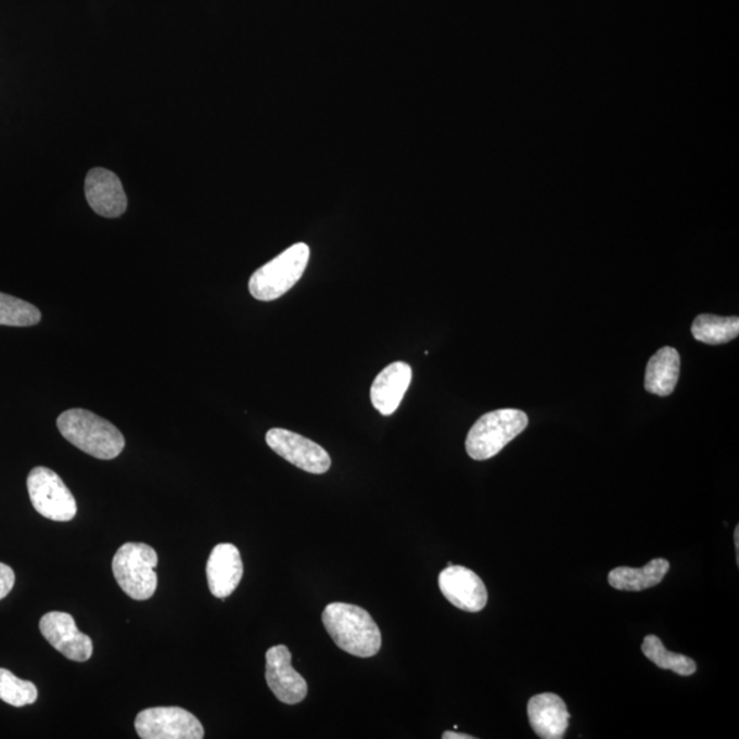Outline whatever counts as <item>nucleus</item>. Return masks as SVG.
<instances>
[{"label": "nucleus", "instance_id": "nucleus-4", "mask_svg": "<svg viewBox=\"0 0 739 739\" xmlns=\"http://www.w3.org/2000/svg\"><path fill=\"white\" fill-rule=\"evenodd\" d=\"M310 260L307 244L297 243L256 270L250 279V292L260 302L276 301L291 291L302 279Z\"/></svg>", "mask_w": 739, "mask_h": 739}, {"label": "nucleus", "instance_id": "nucleus-18", "mask_svg": "<svg viewBox=\"0 0 739 739\" xmlns=\"http://www.w3.org/2000/svg\"><path fill=\"white\" fill-rule=\"evenodd\" d=\"M691 333L697 342L710 345H721L732 342L739 334L738 317H717L712 314H701L691 327Z\"/></svg>", "mask_w": 739, "mask_h": 739}, {"label": "nucleus", "instance_id": "nucleus-17", "mask_svg": "<svg viewBox=\"0 0 739 739\" xmlns=\"http://www.w3.org/2000/svg\"><path fill=\"white\" fill-rule=\"evenodd\" d=\"M670 571L667 560L653 559L642 569L617 568L608 575V582L613 589L625 591H641L653 588L664 579Z\"/></svg>", "mask_w": 739, "mask_h": 739}, {"label": "nucleus", "instance_id": "nucleus-13", "mask_svg": "<svg viewBox=\"0 0 739 739\" xmlns=\"http://www.w3.org/2000/svg\"><path fill=\"white\" fill-rule=\"evenodd\" d=\"M206 573L212 595L217 599H227L243 578V560L239 549L233 544H218L209 553Z\"/></svg>", "mask_w": 739, "mask_h": 739}, {"label": "nucleus", "instance_id": "nucleus-19", "mask_svg": "<svg viewBox=\"0 0 739 739\" xmlns=\"http://www.w3.org/2000/svg\"><path fill=\"white\" fill-rule=\"evenodd\" d=\"M642 653L645 658L651 660L659 668L671 670L678 675L690 676L697 671V664L693 659L667 651L662 639L658 636H647L644 638Z\"/></svg>", "mask_w": 739, "mask_h": 739}, {"label": "nucleus", "instance_id": "nucleus-12", "mask_svg": "<svg viewBox=\"0 0 739 739\" xmlns=\"http://www.w3.org/2000/svg\"><path fill=\"white\" fill-rule=\"evenodd\" d=\"M86 196L93 212L104 218H117L127 212L128 199L123 182L113 171L102 167L88 173Z\"/></svg>", "mask_w": 739, "mask_h": 739}, {"label": "nucleus", "instance_id": "nucleus-11", "mask_svg": "<svg viewBox=\"0 0 739 739\" xmlns=\"http://www.w3.org/2000/svg\"><path fill=\"white\" fill-rule=\"evenodd\" d=\"M438 586L445 599L461 611L480 612L486 606V586L473 570L448 565L438 576Z\"/></svg>", "mask_w": 739, "mask_h": 739}, {"label": "nucleus", "instance_id": "nucleus-8", "mask_svg": "<svg viewBox=\"0 0 739 739\" xmlns=\"http://www.w3.org/2000/svg\"><path fill=\"white\" fill-rule=\"evenodd\" d=\"M266 443L282 459L307 473L324 474L332 466L327 449L290 430L279 428L269 430Z\"/></svg>", "mask_w": 739, "mask_h": 739}, {"label": "nucleus", "instance_id": "nucleus-2", "mask_svg": "<svg viewBox=\"0 0 739 739\" xmlns=\"http://www.w3.org/2000/svg\"><path fill=\"white\" fill-rule=\"evenodd\" d=\"M56 426L67 442L97 459H115L125 448L123 433L112 422L81 408L62 412Z\"/></svg>", "mask_w": 739, "mask_h": 739}, {"label": "nucleus", "instance_id": "nucleus-16", "mask_svg": "<svg viewBox=\"0 0 739 739\" xmlns=\"http://www.w3.org/2000/svg\"><path fill=\"white\" fill-rule=\"evenodd\" d=\"M680 358L671 347L659 349L649 360L645 371V390L658 396H670L678 384Z\"/></svg>", "mask_w": 739, "mask_h": 739}, {"label": "nucleus", "instance_id": "nucleus-10", "mask_svg": "<svg viewBox=\"0 0 739 739\" xmlns=\"http://www.w3.org/2000/svg\"><path fill=\"white\" fill-rule=\"evenodd\" d=\"M292 654L285 645H277L266 653V683L272 695L288 705H295L307 697V683L292 667Z\"/></svg>", "mask_w": 739, "mask_h": 739}, {"label": "nucleus", "instance_id": "nucleus-22", "mask_svg": "<svg viewBox=\"0 0 739 739\" xmlns=\"http://www.w3.org/2000/svg\"><path fill=\"white\" fill-rule=\"evenodd\" d=\"M15 584V574L8 564L0 563V600L9 596Z\"/></svg>", "mask_w": 739, "mask_h": 739}, {"label": "nucleus", "instance_id": "nucleus-3", "mask_svg": "<svg viewBox=\"0 0 739 739\" xmlns=\"http://www.w3.org/2000/svg\"><path fill=\"white\" fill-rule=\"evenodd\" d=\"M158 555L150 545L127 543L118 549L113 559V574L119 588L130 599L144 601L154 596L158 586Z\"/></svg>", "mask_w": 739, "mask_h": 739}, {"label": "nucleus", "instance_id": "nucleus-15", "mask_svg": "<svg viewBox=\"0 0 739 739\" xmlns=\"http://www.w3.org/2000/svg\"><path fill=\"white\" fill-rule=\"evenodd\" d=\"M412 380V369L406 361H395L381 371L371 386V403L382 416H392L400 406Z\"/></svg>", "mask_w": 739, "mask_h": 739}, {"label": "nucleus", "instance_id": "nucleus-14", "mask_svg": "<svg viewBox=\"0 0 739 739\" xmlns=\"http://www.w3.org/2000/svg\"><path fill=\"white\" fill-rule=\"evenodd\" d=\"M527 715L534 732L544 739L563 738L571 717L565 702L555 693L532 697Z\"/></svg>", "mask_w": 739, "mask_h": 739}, {"label": "nucleus", "instance_id": "nucleus-7", "mask_svg": "<svg viewBox=\"0 0 739 739\" xmlns=\"http://www.w3.org/2000/svg\"><path fill=\"white\" fill-rule=\"evenodd\" d=\"M143 739H202L204 728L195 715L178 706H156L141 711L135 722Z\"/></svg>", "mask_w": 739, "mask_h": 739}, {"label": "nucleus", "instance_id": "nucleus-6", "mask_svg": "<svg viewBox=\"0 0 739 739\" xmlns=\"http://www.w3.org/2000/svg\"><path fill=\"white\" fill-rule=\"evenodd\" d=\"M30 501L41 517L54 522H71L77 513V502L61 476L47 468H35L28 475Z\"/></svg>", "mask_w": 739, "mask_h": 739}, {"label": "nucleus", "instance_id": "nucleus-5", "mask_svg": "<svg viewBox=\"0 0 739 739\" xmlns=\"http://www.w3.org/2000/svg\"><path fill=\"white\" fill-rule=\"evenodd\" d=\"M527 424L528 418L521 410L505 408L487 412L471 428L466 439V450L471 459H490L517 438Z\"/></svg>", "mask_w": 739, "mask_h": 739}, {"label": "nucleus", "instance_id": "nucleus-24", "mask_svg": "<svg viewBox=\"0 0 739 739\" xmlns=\"http://www.w3.org/2000/svg\"><path fill=\"white\" fill-rule=\"evenodd\" d=\"M734 539H736V550L737 555L739 552V527H736V532H734Z\"/></svg>", "mask_w": 739, "mask_h": 739}, {"label": "nucleus", "instance_id": "nucleus-23", "mask_svg": "<svg viewBox=\"0 0 739 739\" xmlns=\"http://www.w3.org/2000/svg\"><path fill=\"white\" fill-rule=\"evenodd\" d=\"M444 739H474L473 736H469V734H459V732H444L443 734Z\"/></svg>", "mask_w": 739, "mask_h": 739}, {"label": "nucleus", "instance_id": "nucleus-21", "mask_svg": "<svg viewBox=\"0 0 739 739\" xmlns=\"http://www.w3.org/2000/svg\"><path fill=\"white\" fill-rule=\"evenodd\" d=\"M38 696L35 684L17 678L12 671L0 668V700L21 708L34 704Z\"/></svg>", "mask_w": 739, "mask_h": 739}, {"label": "nucleus", "instance_id": "nucleus-1", "mask_svg": "<svg viewBox=\"0 0 739 739\" xmlns=\"http://www.w3.org/2000/svg\"><path fill=\"white\" fill-rule=\"evenodd\" d=\"M322 621L329 636L344 652L364 659L373 658L380 652V627L364 608L332 602L324 608Z\"/></svg>", "mask_w": 739, "mask_h": 739}, {"label": "nucleus", "instance_id": "nucleus-9", "mask_svg": "<svg viewBox=\"0 0 739 739\" xmlns=\"http://www.w3.org/2000/svg\"><path fill=\"white\" fill-rule=\"evenodd\" d=\"M40 632L58 652L73 662H87L93 653L92 639L78 630L75 617L66 612L46 613Z\"/></svg>", "mask_w": 739, "mask_h": 739}, {"label": "nucleus", "instance_id": "nucleus-20", "mask_svg": "<svg viewBox=\"0 0 739 739\" xmlns=\"http://www.w3.org/2000/svg\"><path fill=\"white\" fill-rule=\"evenodd\" d=\"M40 319L41 314L34 304L0 292V324L2 327H34L40 322Z\"/></svg>", "mask_w": 739, "mask_h": 739}]
</instances>
